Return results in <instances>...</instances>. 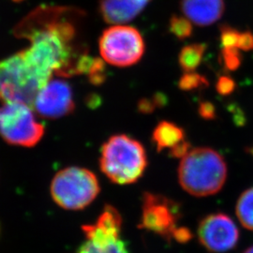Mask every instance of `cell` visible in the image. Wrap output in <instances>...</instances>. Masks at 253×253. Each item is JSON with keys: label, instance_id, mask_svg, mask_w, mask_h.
<instances>
[{"label": "cell", "instance_id": "cell-13", "mask_svg": "<svg viewBox=\"0 0 253 253\" xmlns=\"http://www.w3.org/2000/svg\"><path fill=\"white\" fill-rule=\"evenodd\" d=\"M152 138L159 151L169 150L173 158L182 159L190 150L183 128L172 122H161L155 127Z\"/></svg>", "mask_w": 253, "mask_h": 253}, {"label": "cell", "instance_id": "cell-3", "mask_svg": "<svg viewBox=\"0 0 253 253\" xmlns=\"http://www.w3.org/2000/svg\"><path fill=\"white\" fill-rule=\"evenodd\" d=\"M227 178L224 159L208 147L190 148L181 159L178 180L183 190L193 196L206 197L222 189Z\"/></svg>", "mask_w": 253, "mask_h": 253}, {"label": "cell", "instance_id": "cell-5", "mask_svg": "<svg viewBox=\"0 0 253 253\" xmlns=\"http://www.w3.org/2000/svg\"><path fill=\"white\" fill-rule=\"evenodd\" d=\"M51 196L56 205L67 210L88 207L100 193V184L93 172L81 167H68L54 175Z\"/></svg>", "mask_w": 253, "mask_h": 253}, {"label": "cell", "instance_id": "cell-19", "mask_svg": "<svg viewBox=\"0 0 253 253\" xmlns=\"http://www.w3.org/2000/svg\"><path fill=\"white\" fill-rule=\"evenodd\" d=\"M221 61L228 70H236L241 63V56L238 49L235 47H223L221 51Z\"/></svg>", "mask_w": 253, "mask_h": 253}, {"label": "cell", "instance_id": "cell-18", "mask_svg": "<svg viewBox=\"0 0 253 253\" xmlns=\"http://www.w3.org/2000/svg\"><path fill=\"white\" fill-rule=\"evenodd\" d=\"M208 84V80L203 75L198 73H186L178 82V86L182 90L190 91L206 87Z\"/></svg>", "mask_w": 253, "mask_h": 253}, {"label": "cell", "instance_id": "cell-12", "mask_svg": "<svg viewBox=\"0 0 253 253\" xmlns=\"http://www.w3.org/2000/svg\"><path fill=\"white\" fill-rule=\"evenodd\" d=\"M180 9L194 25L208 27L222 17L225 3L224 0H181Z\"/></svg>", "mask_w": 253, "mask_h": 253}, {"label": "cell", "instance_id": "cell-6", "mask_svg": "<svg viewBox=\"0 0 253 253\" xmlns=\"http://www.w3.org/2000/svg\"><path fill=\"white\" fill-rule=\"evenodd\" d=\"M102 59L112 66L126 68L138 63L145 54L144 38L135 27L114 26L105 29L99 41Z\"/></svg>", "mask_w": 253, "mask_h": 253}, {"label": "cell", "instance_id": "cell-10", "mask_svg": "<svg viewBox=\"0 0 253 253\" xmlns=\"http://www.w3.org/2000/svg\"><path fill=\"white\" fill-rule=\"evenodd\" d=\"M200 243L213 253H224L235 248L239 232L234 220L223 213L209 215L198 227Z\"/></svg>", "mask_w": 253, "mask_h": 253}, {"label": "cell", "instance_id": "cell-23", "mask_svg": "<svg viewBox=\"0 0 253 253\" xmlns=\"http://www.w3.org/2000/svg\"><path fill=\"white\" fill-rule=\"evenodd\" d=\"M200 114L205 118H213L215 116V109L213 104L209 102H203L200 104Z\"/></svg>", "mask_w": 253, "mask_h": 253}, {"label": "cell", "instance_id": "cell-8", "mask_svg": "<svg viewBox=\"0 0 253 253\" xmlns=\"http://www.w3.org/2000/svg\"><path fill=\"white\" fill-rule=\"evenodd\" d=\"M121 225L118 210L107 206L94 224L83 227L85 242L76 253H128L120 238Z\"/></svg>", "mask_w": 253, "mask_h": 253}, {"label": "cell", "instance_id": "cell-2", "mask_svg": "<svg viewBox=\"0 0 253 253\" xmlns=\"http://www.w3.org/2000/svg\"><path fill=\"white\" fill-rule=\"evenodd\" d=\"M53 74L38 66L26 50L0 60V100L33 105Z\"/></svg>", "mask_w": 253, "mask_h": 253}, {"label": "cell", "instance_id": "cell-4", "mask_svg": "<svg viewBox=\"0 0 253 253\" xmlns=\"http://www.w3.org/2000/svg\"><path fill=\"white\" fill-rule=\"evenodd\" d=\"M100 170L119 185L132 184L145 172L147 159L140 142L125 134L112 136L102 145Z\"/></svg>", "mask_w": 253, "mask_h": 253}, {"label": "cell", "instance_id": "cell-21", "mask_svg": "<svg viewBox=\"0 0 253 253\" xmlns=\"http://www.w3.org/2000/svg\"><path fill=\"white\" fill-rule=\"evenodd\" d=\"M240 34L232 27L223 26L220 29V40L223 47H235L238 49V41Z\"/></svg>", "mask_w": 253, "mask_h": 253}, {"label": "cell", "instance_id": "cell-11", "mask_svg": "<svg viewBox=\"0 0 253 253\" xmlns=\"http://www.w3.org/2000/svg\"><path fill=\"white\" fill-rule=\"evenodd\" d=\"M75 107L71 85L63 80H50L40 90L33 108L42 118L57 119L73 113Z\"/></svg>", "mask_w": 253, "mask_h": 253}, {"label": "cell", "instance_id": "cell-26", "mask_svg": "<svg viewBox=\"0 0 253 253\" xmlns=\"http://www.w3.org/2000/svg\"><path fill=\"white\" fill-rule=\"evenodd\" d=\"M251 153H252V155L253 156V147L251 149Z\"/></svg>", "mask_w": 253, "mask_h": 253}, {"label": "cell", "instance_id": "cell-9", "mask_svg": "<svg viewBox=\"0 0 253 253\" xmlns=\"http://www.w3.org/2000/svg\"><path fill=\"white\" fill-rule=\"evenodd\" d=\"M180 218L177 204L163 195L145 193L143 200V212L140 228L171 240L174 239Z\"/></svg>", "mask_w": 253, "mask_h": 253}, {"label": "cell", "instance_id": "cell-25", "mask_svg": "<svg viewBox=\"0 0 253 253\" xmlns=\"http://www.w3.org/2000/svg\"><path fill=\"white\" fill-rule=\"evenodd\" d=\"M244 253H253V246H252L251 248H249L248 250H246Z\"/></svg>", "mask_w": 253, "mask_h": 253}, {"label": "cell", "instance_id": "cell-15", "mask_svg": "<svg viewBox=\"0 0 253 253\" xmlns=\"http://www.w3.org/2000/svg\"><path fill=\"white\" fill-rule=\"evenodd\" d=\"M207 50L206 44L192 43L184 46L178 54V64L185 73H193L199 67Z\"/></svg>", "mask_w": 253, "mask_h": 253}, {"label": "cell", "instance_id": "cell-22", "mask_svg": "<svg viewBox=\"0 0 253 253\" xmlns=\"http://www.w3.org/2000/svg\"><path fill=\"white\" fill-rule=\"evenodd\" d=\"M235 82L230 77L221 76L217 82V90L221 95H229L235 89Z\"/></svg>", "mask_w": 253, "mask_h": 253}, {"label": "cell", "instance_id": "cell-27", "mask_svg": "<svg viewBox=\"0 0 253 253\" xmlns=\"http://www.w3.org/2000/svg\"><path fill=\"white\" fill-rule=\"evenodd\" d=\"M13 1H20V0H13Z\"/></svg>", "mask_w": 253, "mask_h": 253}, {"label": "cell", "instance_id": "cell-14", "mask_svg": "<svg viewBox=\"0 0 253 253\" xmlns=\"http://www.w3.org/2000/svg\"><path fill=\"white\" fill-rule=\"evenodd\" d=\"M100 15L108 24H125L141 12L127 0H100Z\"/></svg>", "mask_w": 253, "mask_h": 253}, {"label": "cell", "instance_id": "cell-16", "mask_svg": "<svg viewBox=\"0 0 253 253\" xmlns=\"http://www.w3.org/2000/svg\"><path fill=\"white\" fill-rule=\"evenodd\" d=\"M236 215L241 224L253 231V188L246 190L236 205Z\"/></svg>", "mask_w": 253, "mask_h": 253}, {"label": "cell", "instance_id": "cell-20", "mask_svg": "<svg viewBox=\"0 0 253 253\" xmlns=\"http://www.w3.org/2000/svg\"><path fill=\"white\" fill-rule=\"evenodd\" d=\"M87 76L89 81L93 84H100L104 82L106 75H105L104 64L101 59L95 58L94 63L91 66L90 70L87 73Z\"/></svg>", "mask_w": 253, "mask_h": 253}, {"label": "cell", "instance_id": "cell-1", "mask_svg": "<svg viewBox=\"0 0 253 253\" xmlns=\"http://www.w3.org/2000/svg\"><path fill=\"white\" fill-rule=\"evenodd\" d=\"M84 13L68 7L42 6L23 19L14 28L18 39L30 46L28 55L46 72L64 77L77 75V66L86 49L76 42L78 25Z\"/></svg>", "mask_w": 253, "mask_h": 253}, {"label": "cell", "instance_id": "cell-24", "mask_svg": "<svg viewBox=\"0 0 253 253\" xmlns=\"http://www.w3.org/2000/svg\"><path fill=\"white\" fill-rule=\"evenodd\" d=\"M131 5H133L136 9L142 11L149 4L151 0H127Z\"/></svg>", "mask_w": 253, "mask_h": 253}, {"label": "cell", "instance_id": "cell-7", "mask_svg": "<svg viewBox=\"0 0 253 253\" xmlns=\"http://www.w3.org/2000/svg\"><path fill=\"white\" fill-rule=\"evenodd\" d=\"M44 131L30 105L5 103L0 107V136L7 144L33 147L41 142Z\"/></svg>", "mask_w": 253, "mask_h": 253}, {"label": "cell", "instance_id": "cell-17", "mask_svg": "<svg viewBox=\"0 0 253 253\" xmlns=\"http://www.w3.org/2000/svg\"><path fill=\"white\" fill-rule=\"evenodd\" d=\"M169 31L179 41L187 40L193 33L192 23L187 17L173 15L169 21Z\"/></svg>", "mask_w": 253, "mask_h": 253}]
</instances>
